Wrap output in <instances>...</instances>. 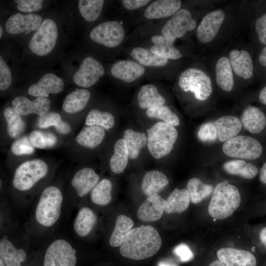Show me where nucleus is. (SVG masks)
Listing matches in <instances>:
<instances>
[{
    "instance_id": "nucleus-1",
    "label": "nucleus",
    "mask_w": 266,
    "mask_h": 266,
    "mask_svg": "<svg viewBox=\"0 0 266 266\" xmlns=\"http://www.w3.org/2000/svg\"><path fill=\"white\" fill-rule=\"evenodd\" d=\"M161 245L162 239L156 229L150 225H141L130 231L120 246V252L125 258L141 260L154 256Z\"/></svg>"
},
{
    "instance_id": "nucleus-2",
    "label": "nucleus",
    "mask_w": 266,
    "mask_h": 266,
    "mask_svg": "<svg viewBox=\"0 0 266 266\" xmlns=\"http://www.w3.org/2000/svg\"><path fill=\"white\" fill-rule=\"evenodd\" d=\"M241 198L237 188L227 180L219 183L215 187L208 207L209 215L222 220L232 215L239 207Z\"/></svg>"
},
{
    "instance_id": "nucleus-3",
    "label": "nucleus",
    "mask_w": 266,
    "mask_h": 266,
    "mask_svg": "<svg viewBox=\"0 0 266 266\" xmlns=\"http://www.w3.org/2000/svg\"><path fill=\"white\" fill-rule=\"evenodd\" d=\"M147 132V146L154 158H162L171 151L178 137L177 131L174 126L159 122Z\"/></svg>"
},
{
    "instance_id": "nucleus-4",
    "label": "nucleus",
    "mask_w": 266,
    "mask_h": 266,
    "mask_svg": "<svg viewBox=\"0 0 266 266\" xmlns=\"http://www.w3.org/2000/svg\"><path fill=\"white\" fill-rule=\"evenodd\" d=\"M63 195L60 190L53 186L44 189L35 210V218L40 225L45 227L53 225L61 214Z\"/></svg>"
},
{
    "instance_id": "nucleus-5",
    "label": "nucleus",
    "mask_w": 266,
    "mask_h": 266,
    "mask_svg": "<svg viewBox=\"0 0 266 266\" xmlns=\"http://www.w3.org/2000/svg\"><path fill=\"white\" fill-rule=\"evenodd\" d=\"M48 172L47 164L41 159L25 161L16 168L13 179L14 187L24 191L32 188L39 180L46 176Z\"/></svg>"
},
{
    "instance_id": "nucleus-6",
    "label": "nucleus",
    "mask_w": 266,
    "mask_h": 266,
    "mask_svg": "<svg viewBox=\"0 0 266 266\" xmlns=\"http://www.w3.org/2000/svg\"><path fill=\"white\" fill-rule=\"evenodd\" d=\"M178 84L182 90L193 93L195 98L199 100L207 99L212 91L209 77L196 68H189L182 72L179 77Z\"/></svg>"
},
{
    "instance_id": "nucleus-7",
    "label": "nucleus",
    "mask_w": 266,
    "mask_h": 266,
    "mask_svg": "<svg viewBox=\"0 0 266 266\" xmlns=\"http://www.w3.org/2000/svg\"><path fill=\"white\" fill-rule=\"evenodd\" d=\"M58 36L57 26L50 18L44 19L31 39L29 48L34 54L44 56L50 53L56 46Z\"/></svg>"
},
{
    "instance_id": "nucleus-8",
    "label": "nucleus",
    "mask_w": 266,
    "mask_h": 266,
    "mask_svg": "<svg viewBox=\"0 0 266 266\" xmlns=\"http://www.w3.org/2000/svg\"><path fill=\"white\" fill-rule=\"evenodd\" d=\"M224 153L229 157L247 160L259 158L263 152L261 143L249 136H236L226 141L223 145Z\"/></svg>"
},
{
    "instance_id": "nucleus-9",
    "label": "nucleus",
    "mask_w": 266,
    "mask_h": 266,
    "mask_svg": "<svg viewBox=\"0 0 266 266\" xmlns=\"http://www.w3.org/2000/svg\"><path fill=\"white\" fill-rule=\"evenodd\" d=\"M89 36L94 42L109 48L120 45L125 36L122 25L116 21H106L95 26Z\"/></svg>"
},
{
    "instance_id": "nucleus-10",
    "label": "nucleus",
    "mask_w": 266,
    "mask_h": 266,
    "mask_svg": "<svg viewBox=\"0 0 266 266\" xmlns=\"http://www.w3.org/2000/svg\"><path fill=\"white\" fill-rule=\"evenodd\" d=\"M76 252L67 241L56 240L46 251L43 266H75Z\"/></svg>"
},
{
    "instance_id": "nucleus-11",
    "label": "nucleus",
    "mask_w": 266,
    "mask_h": 266,
    "mask_svg": "<svg viewBox=\"0 0 266 266\" xmlns=\"http://www.w3.org/2000/svg\"><path fill=\"white\" fill-rule=\"evenodd\" d=\"M196 26V21L190 11L181 9L166 23L161 33L167 38L176 39L184 36L187 32L194 30Z\"/></svg>"
},
{
    "instance_id": "nucleus-12",
    "label": "nucleus",
    "mask_w": 266,
    "mask_h": 266,
    "mask_svg": "<svg viewBox=\"0 0 266 266\" xmlns=\"http://www.w3.org/2000/svg\"><path fill=\"white\" fill-rule=\"evenodd\" d=\"M104 73L103 66L92 57L82 61L78 70L73 77L74 82L82 88H89L96 84Z\"/></svg>"
},
{
    "instance_id": "nucleus-13",
    "label": "nucleus",
    "mask_w": 266,
    "mask_h": 266,
    "mask_svg": "<svg viewBox=\"0 0 266 266\" xmlns=\"http://www.w3.org/2000/svg\"><path fill=\"white\" fill-rule=\"evenodd\" d=\"M42 22V17L35 14L23 15L16 13L8 18L5 23V29L8 33L17 34L37 31Z\"/></svg>"
},
{
    "instance_id": "nucleus-14",
    "label": "nucleus",
    "mask_w": 266,
    "mask_h": 266,
    "mask_svg": "<svg viewBox=\"0 0 266 266\" xmlns=\"http://www.w3.org/2000/svg\"><path fill=\"white\" fill-rule=\"evenodd\" d=\"M225 14L221 9L207 14L202 19L197 29V38L202 43L212 40L217 35L225 19Z\"/></svg>"
},
{
    "instance_id": "nucleus-15",
    "label": "nucleus",
    "mask_w": 266,
    "mask_h": 266,
    "mask_svg": "<svg viewBox=\"0 0 266 266\" xmlns=\"http://www.w3.org/2000/svg\"><path fill=\"white\" fill-rule=\"evenodd\" d=\"M11 105L13 110L20 116L36 114L40 117L48 112L51 102L46 98L36 97L31 100L25 96H19L13 99Z\"/></svg>"
},
{
    "instance_id": "nucleus-16",
    "label": "nucleus",
    "mask_w": 266,
    "mask_h": 266,
    "mask_svg": "<svg viewBox=\"0 0 266 266\" xmlns=\"http://www.w3.org/2000/svg\"><path fill=\"white\" fill-rule=\"evenodd\" d=\"M64 88V83L61 78L53 73H47L37 82L30 86L28 92L32 96L47 98L51 94L61 92Z\"/></svg>"
},
{
    "instance_id": "nucleus-17",
    "label": "nucleus",
    "mask_w": 266,
    "mask_h": 266,
    "mask_svg": "<svg viewBox=\"0 0 266 266\" xmlns=\"http://www.w3.org/2000/svg\"><path fill=\"white\" fill-rule=\"evenodd\" d=\"M217 256L225 266H257L254 255L244 250L222 248L217 251Z\"/></svg>"
},
{
    "instance_id": "nucleus-18",
    "label": "nucleus",
    "mask_w": 266,
    "mask_h": 266,
    "mask_svg": "<svg viewBox=\"0 0 266 266\" xmlns=\"http://www.w3.org/2000/svg\"><path fill=\"white\" fill-rule=\"evenodd\" d=\"M166 200L157 194L148 196L139 206L137 216L143 222H154L159 220L165 211Z\"/></svg>"
},
{
    "instance_id": "nucleus-19",
    "label": "nucleus",
    "mask_w": 266,
    "mask_h": 266,
    "mask_svg": "<svg viewBox=\"0 0 266 266\" xmlns=\"http://www.w3.org/2000/svg\"><path fill=\"white\" fill-rule=\"evenodd\" d=\"M110 71L114 78L131 83L142 76L145 70L143 66L136 62L120 60L112 65Z\"/></svg>"
},
{
    "instance_id": "nucleus-20",
    "label": "nucleus",
    "mask_w": 266,
    "mask_h": 266,
    "mask_svg": "<svg viewBox=\"0 0 266 266\" xmlns=\"http://www.w3.org/2000/svg\"><path fill=\"white\" fill-rule=\"evenodd\" d=\"M100 177L90 167H84L78 170L71 180V185L80 197L88 194L98 184Z\"/></svg>"
},
{
    "instance_id": "nucleus-21",
    "label": "nucleus",
    "mask_w": 266,
    "mask_h": 266,
    "mask_svg": "<svg viewBox=\"0 0 266 266\" xmlns=\"http://www.w3.org/2000/svg\"><path fill=\"white\" fill-rule=\"evenodd\" d=\"M231 66L235 74L248 79L253 75V66L251 57L246 50H232L229 54Z\"/></svg>"
},
{
    "instance_id": "nucleus-22",
    "label": "nucleus",
    "mask_w": 266,
    "mask_h": 266,
    "mask_svg": "<svg viewBox=\"0 0 266 266\" xmlns=\"http://www.w3.org/2000/svg\"><path fill=\"white\" fill-rule=\"evenodd\" d=\"M179 0H158L152 2L145 10L144 15L148 19H158L173 15L180 9Z\"/></svg>"
},
{
    "instance_id": "nucleus-23",
    "label": "nucleus",
    "mask_w": 266,
    "mask_h": 266,
    "mask_svg": "<svg viewBox=\"0 0 266 266\" xmlns=\"http://www.w3.org/2000/svg\"><path fill=\"white\" fill-rule=\"evenodd\" d=\"M218 138L221 142L236 136L242 128L241 121L236 116H224L219 118L214 122Z\"/></svg>"
},
{
    "instance_id": "nucleus-24",
    "label": "nucleus",
    "mask_w": 266,
    "mask_h": 266,
    "mask_svg": "<svg viewBox=\"0 0 266 266\" xmlns=\"http://www.w3.org/2000/svg\"><path fill=\"white\" fill-rule=\"evenodd\" d=\"M27 258L26 252L16 248L4 235L0 240V259L5 266H21Z\"/></svg>"
},
{
    "instance_id": "nucleus-25",
    "label": "nucleus",
    "mask_w": 266,
    "mask_h": 266,
    "mask_svg": "<svg viewBox=\"0 0 266 266\" xmlns=\"http://www.w3.org/2000/svg\"><path fill=\"white\" fill-rule=\"evenodd\" d=\"M241 122L245 129L252 133H259L265 128L266 117L258 107L249 106L243 112Z\"/></svg>"
},
{
    "instance_id": "nucleus-26",
    "label": "nucleus",
    "mask_w": 266,
    "mask_h": 266,
    "mask_svg": "<svg viewBox=\"0 0 266 266\" xmlns=\"http://www.w3.org/2000/svg\"><path fill=\"white\" fill-rule=\"evenodd\" d=\"M175 40L163 35H154L151 37V41L154 45L150 47V50L157 55L166 59H180L182 56L173 45Z\"/></svg>"
},
{
    "instance_id": "nucleus-27",
    "label": "nucleus",
    "mask_w": 266,
    "mask_h": 266,
    "mask_svg": "<svg viewBox=\"0 0 266 266\" xmlns=\"http://www.w3.org/2000/svg\"><path fill=\"white\" fill-rule=\"evenodd\" d=\"M169 183L167 177L162 172L152 170L144 176L141 188L144 194L147 196L157 194Z\"/></svg>"
},
{
    "instance_id": "nucleus-28",
    "label": "nucleus",
    "mask_w": 266,
    "mask_h": 266,
    "mask_svg": "<svg viewBox=\"0 0 266 266\" xmlns=\"http://www.w3.org/2000/svg\"><path fill=\"white\" fill-rule=\"evenodd\" d=\"M137 100L141 108L147 109L164 105L166 102L157 88L152 84L145 85L140 89Z\"/></svg>"
},
{
    "instance_id": "nucleus-29",
    "label": "nucleus",
    "mask_w": 266,
    "mask_h": 266,
    "mask_svg": "<svg viewBox=\"0 0 266 266\" xmlns=\"http://www.w3.org/2000/svg\"><path fill=\"white\" fill-rule=\"evenodd\" d=\"M105 135L103 128L98 126L83 128L76 136L77 143L84 147L94 148L99 145Z\"/></svg>"
},
{
    "instance_id": "nucleus-30",
    "label": "nucleus",
    "mask_w": 266,
    "mask_h": 266,
    "mask_svg": "<svg viewBox=\"0 0 266 266\" xmlns=\"http://www.w3.org/2000/svg\"><path fill=\"white\" fill-rule=\"evenodd\" d=\"M216 82L219 87L226 91H231L234 85L232 66L226 57L220 58L215 66Z\"/></svg>"
},
{
    "instance_id": "nucleus-31",
    "label": "nucleus",
    "mask_w": 266,
    "mask_h": 266,
    "mask_svg": "<svg viewBox=\"0 0 266 266\" xmlns=\"http://www.w3.org/2000/svg\"><path fill=\"white\" fill-rule=\"evenodd\" d=\"M90 92L84 89H77L65 98L63 108L67 113H75L82 110L90 98Z\"/></svg>"
},
{
    "instance_id": "nucleus-32",
    "label": "nucleus",
    "mask_w": 266,
    "mask_h": 266,
    "mask_svg": "<svg viewBox=\"0 0 266 266\" xmlns=\"http://www.w3.org/2000/svg\"><path fill=\"white\" fill-rule=\"evenodd\" d=\"M190 198L186 189H175L166 200L165 211L167 213H181L189 207Z\"/></svg>"
},
{
    "instance_id": "nucleus-33",
    "label": "nucleus",
    "mask_w": 266,
    "mask_h": 266,
    "mask_svg": "<svg viewBox=\"0 0 266 266\" xmlns=\"http://www.w3.org/2000/svg\"><path fill=\"white\" fill-rule=\"evenodd\" d=\"M97 220V216L92 210L88 207H82L74 220V230L78 235L86 236L91 232Z\"/></svg>"
},
{
    "instance_id": "nucleus-34",
    "label": "nucleus",
    "mask_w": 266,
    "mask_h": 266,
    "mask_svg": "<svg viewBox=\"0 0 266 266\" xmlns=\"http://www.w3.org/2000/svg\"><path fill=\"white\" fill-rule=\"evenodd\" d=\"M133 226V222L130 217L119 215L116 220L114 229L109 238V242L111 247L120 246Z\"/></svg>"
},
{
    "instance_id": "nucleus-35",
    "label": "nucleus",
    "mask_w": 266,
    "mask_h": 266,
    "mask_svg": "<svg viewBox=\"0 0 266 266\" xmlns=\"http://www.w3.org/2000/svg\"><path fill=\"white\" fill-rule=\"evenodd\" d=\"M129 157V152L125 140L118 139L114 144V152L109 161L111 170L115 173H122L127 166Z\"/></svg>"
},
{
    "instance_id": "nucleus-36",
    "label": "nucleus",
    "mask_w": 266,
    "mask_h": 266,
    "mask_svg": "<svg viewBox=\"0 0 266 266\" xmlns=\"http://www.w3.org/2000/svg\"><path fill=\"white\" fill-rule=\"evenodd\" d=\"M123 139L127 146L129 158L131 159H135L138 156L140 150L147 142L144 133L129 129L124 132Z\"/></svg>"
},
{
    "instance_id": "nucleus-37",
    "label": "nucleus",
    "mask_w": 266,
    "mask_h": 266,
    "mask_svg": "<svg viewBox=\"0 0 266 266\" xmlns=\"http://www.w3.org/2000/svg\"><path fill=\"white\" fill-rule=\"evenodd\" d=\"M223 168L229 174L239 175L246 179L255 177L258 172L256 166L240 160L227 162L224 164Z\"/></svg>"
},
{
    "instance_id": "nucleus-38",
    "label": "nucleus",
    "mask_w": 266,
    "mask_h": 266,
    "mask_svg": "<svg viewBox=\"0 0 266 266\" xmlns=\"http://www.w3.org/2000/svg\"><path fill=\"white\" fill-rule=\"evenodd\" d=\"M6 120V131L8 136L12 138L19 137L25 130L26 124L20 115L12 107H7L3 111Z\"/></svg>"
},
{
    "instance_id": "nucleus-39",
    "label": "nucleus",
    "mask_w": 266,
    "mask_h": 266,
    "mask_svg": "<svg viewBox=\"0 0 266 266\" xmlns=\"http://www.w3.org/2000/svg\"><path fill=\"white\" fill-rule=\"evenodd\" d=\"M135 60L141 65L150 66H163L166 65L168 59L160 57L146 48L136 47L130 53Z\"/></svg>"
},
{
    "instance_id": "nucleus-40",
    "label": "nucleus",
    "mask_w": 266,
    "mask_h": 266,
    "mask_svg": "<svg viewBox=\"0 0 266 266\" xmlns=\"http://www.w3.org/2000/svg\"><path fill=\"white\" fill-rule=\"evenodd\" d=\"M186 190L190 201L198 203L211 194L213 187L211 185L203 183L199 178H192L188 181Z\"/></svg>"
},
{
    "instance_id": "nucleus-41",
    "label": "nucleus",
    "mask_w": 266,
    "mask_h": 266,
    "mask_svg": "<svg viewBox=\"0 0 266 266\" xmlns=\"http://www.w3.org/2000/svg\"><path fill=\"white\" fill-rule=\"evenodd\" d=\"M37 126L41 129L54 126L57 131L62 134H67L71 131L70 126L67 122L62 120L60 114L55 112H47L39 117Z\"/></svg>"
},
{
    "instance_id": "nucleus-42",
    "label": "nucleus",
    "mask_w": 266,
    "mask_h": 266,
    "mask_svg": "<svg viewBox=\"0 0 266 266\" xmlns=\"http://www.w3.org/2000/svg\"><path fill=\"white\" fill-rule=\"evenodd\" d=\"M112 184L108 179H103L92 189L91 193L92 201L99 205L108 204L112 199Z\"/></svg>"
},
{
    "instance_id": "nucleus-43",
    "label": "nucleus",
    "mask_w": 266,
    "mask_h": 266,
    "mask_svg": "<svg viewBox=\"0 0 266 266\" xmlns=\"http://www.w3.org/2000/svg\"><path fill=\"white\" fill-rule=\"evenodd\" d=\"M103 4V0H80L78 7L83 18L86 21L91 22L100 16Z\"/></svg>"
},
{
    "instance_id": "nucleus-44",
    "label": "nucleus",
    "mask_w": 266,
    "mask_h": 266,
    "mask_svg": "<svg viewBox=\"0 0 266 266\" xmlns=\"http://www.w3.org/2000/svg\"><path fill=\"white\" fill-rule=\"evenodd\" d=\"M85 123L88 126H98L106 130L113 127L115 124L114 116L109 112H101L93 109L88 113Z\"/></svg>"
},
{
    "instance_id": "nucleus-45",
    "label": "nucleus",
    "mask_w": 266,
    "mask_h": 266,
    "mask_svg": "<svg viewBox=\"0 0 266 266\" xmlns=\"http://www.w3.org/2000/svg\"><path fill=\"white\" fill-rule=\"evenodd\" d=\"M29 139L34 147L38 149L51 148L58 141L56 136L52 133L34 130L29 134Z\"/></svg>"
},
{
    "instance_id": "nucleus-46",
    "label": "nucleus",
    "mask_w": 266,
    "mask_h": 266,
    "mask_svg": "<svg viewBox=\"0 0 266 266\" xmlns=\"http://www.w3.org/2000/svg\"><path fill=\"white\" fill-rule=\"evenodd\" d=\"M146 114L150 118L160 119L174 127L178 126L180 123L177 116L164 105L148 109L146 110Z\"/></svg>"
},
{
    "instance_id": "nucleus-47",
    "label": "nucleus",
    "mask_w": 266,
    "mask_h": 266,
    "mask_svg": "<svg viewBox=\"0 0 266 266\" xmlns=\"http://www.w3.org/2000/svg\"><path fill=\"white\" fill-rule=\"evenodd\" d=\"M11 152L16 156L30 155L34 151V147L27 136L20 137L15 140L11 146Z\"/></svg>"
},
{
    "instance_id": "nucleus-48",
    "label": "nucleus",
    "mask_w": 266,
    "mask_h": 266,
    "mask_svg": "<svg viewBox=\"0 0 266 266\" xmlns=\"http://www.w3.org/2000/svg\"><path fill=\"white\" fill-rule=\"evenodd\" d=\"M198 136L202 142H214L218 138L214 123L208 122L202 124L199 130Z\"/></svg>"
},
{
    "instance_id": "nucleus-49",
    "label": "nucleus",
    "mask_w": 266,
    "mask_h": 266,
    "mask_svg": "<svg viewBox=\"0 0 266 266\" xmlns=\"http://www.w3.org/2000/svg\"><path fill=\"white\" fill-rule=\"evenodd\" d=\"M12 82L11 71L1 56H0V90L4 91L10 86Z\"/></svg>"
},
{
    "instance_id": "nucleus-50",
    "label": "nucleus",
    "mask_w": 266,
    "mask_h": 266,
    "mask_svg": "<svg viewBox=\"0 0 266 266\" xmlns=\"http://www.w3.org/2000/svg\"><path fill=\"white\" fill-rule=\"evenodd\" d=\"M14 1L17 3V9L24 12L39 10L42 8L43 2L41 0H17Z\"/></svg>"
},
{
    "instance_id": "nucleus-51",
    "label": "nucleus",
    "mask_w": 266,
    "mask_h": 266,
    "mask_svg": "<svg viewBox=\"0 0 266 266\" xmlns=\"http://www.w3.org/2000/svg\"><path fill=\"white\" fill-rule=\"evenodd\" d=\"M182 262L190 261L194 258V254L188 245L181 243L176 246L173 251Z\"/></svg>"
},
{
    "instance_id": "nucleus-52",
    "label": "nucleus",
    "mask_w": 266,
    "mask_h": 266,
    "mask_svg": "<svg viewBox=\"0 0 266 266\" xmlns=\"http://www.w3.org/2000/svg\"><path fill=\"white\" fill-rule=\"evenodd\" d=\"M255 29L260 41L264 44H266V13L257 20Z\"/></svg>"
},
{
    "instance_id": "nucleus-53",
    "label": "nucleus",
    "mask_w": 266,
    "mask_h": 266,
    "mask_svg": "<svg viewBox=\"0 0 266 266\" xmlns=\"http://www.w3.org/2000/svg\"><path fill=\"white\" fill-rule=\"evenodd\" d=\"M148 0H123L122 3L125 8L129 10L136 9L146 5Z\"/></svg>"
},
{
    "instance_id": "nucleus-54",
    "label": "nucleus",
    "mask_w": 266,
    "mask_h": 266,
    "mask_svg": "<svg viewBox=\"0 0 266 266\" xmlns=\"http://www.w3.org/2000/svg\"><path fill=\"white\" fill-rule=\"evenodd\" d=\"M259 179L262 183L266 184V162L263 164L261 168Z\"/></svg>"
},
{
    "instance_id": "nucleus-55",
    "label": "nucleus",
    "mask_w": 266,
    "mask_h": 266,
    "mask_svg": "<svg viewBox=\"0 0 266 266\" xmlns=\"http://www.w3.org/2000/svg\"><path fill=\"white\" fill-rule=\"evenodd\" d=\"M259 61L262 66H266V46L263 49L259 56Z\"/></svg>"
},
{
    "instance_id": "nucleus-56",
    "label": "nucleus",
    "mask_w": 266,
    "mask_h": 266,
    "mask_svg": "<svg viewBox=\"0 0 266 266\" xmlns=\"http://www.w3.org/2000/svg\"><path fill=\"white\" fill-rule=\"evenodd\" d=\"M259 100L262 104L266 105V86L261 91L259 94Z\"/></svg>"
},
{
    "instance_id": "nucleus-57",
    "label": "nucleus",
    "mask_w": 266,
    "mask_h": 266,
    "mask_svg": "<svg viewBox=\"0 0 266 266\" xmlns=\"http://www.w3.org/2000/svg\"><path fill=\"white\" fill-rule=\"evenodd\" d=\"M259 237L261 242L266 247V227L264 228L260 231Z\"/></svg>"
},
{
    "instance_id": "nucleus-58",
    "label": "nucleus",
    "mask_w": 266,
    "mask_h": 266,
    "mask_svg": "<svg viewBox=\"0 0 266 266\" xmlns=\"http://www.w3.org/2000/svg\"><path fill=\"white\" fill-rule=\"evenodd\" d=\"M208 266H225V265L219 260H215L210 264Z\"/></svg>"
},
{
    "instance_id": "nucleus-59",
    "label": "nucleus",
    "mask_w": 266,
    "mask_h": 266,
    "mask_svg": "<svg viewBox=\"0 0 266 266\" xmlns=\"http://www.w3.org/2000/svg\"><path fill=\"white\" fill-rule=\"evenodd\" d=\"M159 266H175L173 265L168 264L166 262H161L159 264Z\"/></svg>"
},
{
    "instance_id": "nucleus-60",
    "label": "nucleus",
    "mask_w": 266,
    "mask_h": 266,
    "mask_svg": "<svg viewBox=\"0 0 266 266\" xmlns=\"http://www.w3.org/2000/svg\"><path fill=\"white\" fill-rule=\"evenodd\" d=\"M2 34V28L1 26H0V38L1 37Z\"/></svg>"
},
{
    "instance_id": "nucleus-61",
    "label": "nucleus",
    "mask_w": 266,
    "mask_h": 266,
    "mask_svg": "<svg viewBox=\"0 0 266 266\" xmlns=\"http://www.w3.org/2000/svg\"><path fill=\"white\" fill-rule=\"evenodd\" d=\"M0 266H5L3 262L1 259H0Z\"/></svg>"
}]
</instances>
